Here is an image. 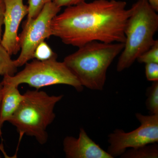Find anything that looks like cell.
I'll return each instance as SVG.
<instances>
[{"label": "cell", "instance_id": "3", "mask_svg": "<svg viewBox=\"0 0 158 158\" xmlns=\"http://www.w3.org/2000/svg\"><path fill=\"white\" fill-rule=\"evenodd\" d=\"M124 30V47L118 58V72L129 68L138 57L155 42L158 30V15L147 0H138L131 8Z\"/></svg>", "mask_w": 158, "mask_h": 158}, {"label": "cell", "instance_id": "2", "mask_svg": "<svg viewBox=\"0 0 158 158\" xmlns=\"http://www.w3.org/2000/svg\"><path fill=\"white\" fill-rule=\"evenodd\" d=\"M124 47V43L92 41L65 57L63 62L83 87L102 90L108 68Z\"/></svg>", "mask_w": 158, "mask_h": 158}, {"label": "cell", "instance_id": "4", "mask_svg": "<svg viewBox=\"0 0 158 158\" xmlns=\"http://www.w3.org/2000/svg\"><path fill=\"white\" fill-rule=\"evenodd\" d=\"M18 108L9 119L19 134V142L24 135L34 137L39 144L48 139L47 128L56 117L54 108L63 95H48L39 90H27Z\"/></svg>", "mask_w": 158, "mask_h": 158}, {"label": "cell", "instance_id": "19", "mask_svg": "<svg viewBox=\"0 0 158 158\" xmlns=\"http://www.w3.org/2000/svg\"><path fill=\"white\" fill-rule=\"evenodd\" d=\"M6 6L4 0H0V42L2 39V27L4 24Z\"/></svg>", "mask_w": 158, "mask_h": 158}, {"label": "cell", "instance_id": "22", "mask_svg": "<svg viewBox=\"0 0 158 158\" xmlns=\"http://www.w3.org/2000/svg\"><path fill=\"white\" fill-rule=\"evenodd\" d=\"M0 150H1V152H2V153L4 154L5 157L9 158V157H8V156L7 155V154H6V152H5V149H4V146H3L2 144H0Z\"/></svg>", "mask_w": 158, "mask_h": 158}, {"label": "cell", "instance_id": "5", "mask_svg": "<svg viewBox=\"0 0 158 158\" xmlns=\"http://www.w3.org/2000/svg\"><path fill=\"white\" fill-rule=\"evenodd\" d=\"M57 57L45 61L35 60L27 62L23 70L12 76H4L2 81L19 86L26 84L38 90L43 87L65 85L81 92L84 87L64 62L57 61Z\"/></svg>", "mask_w": 158, "mask_h": 158}, {"label": "cell", "instance_id": "20", "mask_svg": "<svg viewBox=\"0 0 158 158\" xmlns=\"http://www.w3.org/2000/svg\"><path fill=\"white\" fill-rule=\"evenodd\" d=\"M138 1V0H136ZM148 2L152 6L153 8L156 10L157 12L158 11V0H147Z\"/></svg>", "mask_w": 158, "mask_h": 158}, {"label": "cell", "instance_id": "12", "mask_svg": "<svg viewBox=\"0 0 158 158\" xmlns=\"http://www.w3.org/2000/svg\"><path fill=\"white\" fill-rule=\"evenodd\" d=\"M11 56L0 43V76H12L17 72L18 67Z\"/></svg>", "mask_w": 158, "mask_h": 158}, {"label": "cell", "instance_id": "8", "mask_svg": "<svg viewBox=\"0 0 158 158\" xmlns=\"http://www.w3.org/2000/svg\"><path fill=\"white\" fill-rule=\"evenodd\" d=\"M4 2L5 32L0 43L12 56L20 50L18 31L22 20L28 13V7L24 4L23 0H4Z\"/></svg>", "mask_w": 158, "mask_h": 158}, {"label": "cell", "instance_id": "13", "mask_svg": "<svg viewBox=\"0 0 158 158\" xmlns=\"http://www.w3.org/2000/svg\"><path fill=\"white\" fill-rule=\"evenodd\" d=\"M146 108L150 115L158 114V81L153 82L146 91Z\"/></svg>", "mask_w": 158, "mask_h": 158}, {"label": "cell", "instance_id": "15", "mask_svg": "<svg viewBox=\"0 0 158 158\" xmlns=\"http://www.w3.org/2000/svg\"><path fill=\"white\" fill-rule=\"evenodd\" d=\"M138 62L145 63H158V40H156L153 45L137 59Z\"/></svg>", "mask_w": 158, "mask_h": 158}, {"label": "cell", "instance_id": "16", "mask_svg": "<svg viewBox=\"0 0 158 158\" xmlns=\"http://www.w3.org/2000/svg\"><path fill=\"white\" fill-rule=\"evenodd\" d=\"M53 0H28V13L26 22L34 19L40 13L46 3Z\"/></svg>", "mask_w": 158, "mask_h": 158}, {"label": "cell", "instance_id": "11", "mask_svg": "<svg viewBox=\"0 0 158 158\" xmlns=\"http://www.w3.org/2000/svg\"><path fill=\"white\" fill-rule=\"evenodd\" d=\"M121 158H158V145L156 143L146 144L127 149L121 156Z\"/></svg>", "mask_w": 158, "mask_h": 158}, {"label": "cell", "instance_id": "10", "mask_svg": "<svg viewBox=\"0 0 158 158\" xmlns=\"http://www.w3.org/2000/svg\"><path fill=\"white\" fill-rule=\"evenodd\" d=\"M3 95L0 106V136L4 123L8 121L15 112L24 98L18 89V86L2 81Z\"/></svg>", "mask_w": 158, "mask_h": 158}, {"label": "cell", "instance_id": "21", "mask_svg": "<svg viewBox=\"0 0 158 158\" xmlns=\"http://www.w3.org/2000/svg\"><path fill=\"white\" fill-rule=\"evenodd\" d=\"M3 95V85L2 82H0V106L2 102Z\"/></svg>", "mask_w": 158, "mask_h": 158}, {"label": "cell", "instance_id": "6", "mask_svg": "<svg viewBox=\"0 0 158 158\" xmlns=\"http://www.w3.org/2000/svg\"><path fill=\"white\" fill-rule=\"evenodd\" d=\"M140 126L132 131L126 132L116 129L108 135L109 146L107 152L113 158L120 156L128 148L158 143V114H135Z\"/></svg>", "mask_w": 158, "mask_h": 158}, {"label": "cell", "instance_id": "9", "mask_svg": "<svg viewBox=\"0 0 158 158\" xmlns=\"http://www.w3.org/2000/svg\"><path fill=\"white\" fill-rule=\"evenodd\" d=\"M63 146L67 158H113L92 140L83 128L80 129L78 138L65 137Z\"/></svg>", "mask_w": 158, "mask_h": 158}, {"label": "cell", "instance_id": "18", "mask_svg": "<svg viewBox=\"0 0 158 158\" xmlns=\"http://www.w3.org/2000/svg\"><path fill=\"white\" fill-rule=\"evenodd\" d=\"M58 7L62 8V7H69V6H75L84 2L86 0H53Z\"/></svg>", "mask_w": 158, "mask_h": 158}, {"label": "cell", "instance_id": "7", "mask_svg": "<svg viewBox=\"0 0 158 158\" xmlns=\"http://www.w3.org/2000/svg\"><path fill=\"white\" fill-rule=\"evenodd\" d=\"M61 9L53 1L49 2L34 19L29 22H25L19 36L21 52L15 60L18 67L23 66L34 59L37 46L52 36L51 22Z\"/></svg>", "mask_w": 158, "mask_h": 158}, {"label": "cell", "instance_id": "14", "mask_svg": "<svg viewBox=\"0 0 158 158\" xmlns=\"http://www.w3.org/2000/svg\"><path fill=\"white\" fill-rule=\"evenodd\" d=\"M55 57H57L56 54L44 41L37 46L34 55V58L39 61H45Z\"/></svg>", "mask_w": 158, "mask_h": 158}, {"label": "cell", "instance_id": "1", "mask_svg": "<svg viewBox=\"0 0 158 158\" xmlns=\"http://www.w3.org/2000/svg\"><path fill=\"white\" fill-rule=\"evenodd\" d=\"M127 3L95 0L67 7L52 20V36L68 45L80 48L92 41L124 43V30L131 15Z\"/></svg>", "mask_w": 158, "mask_h": 158}, {"label": "cell", "instance_id": "17", "mask_svg": "<svg viewBox=\"0 0 158 158\" xmlns=\"http://www.w3.org/2000/svg\"><path fill=\"white\" fill-rule=\"evenodd\" d=\"M145 69L147 80L152 82L158 81V63H147Z\"/></svg>", "mask_w": 158, "mask_h": 158}]
</instances>
